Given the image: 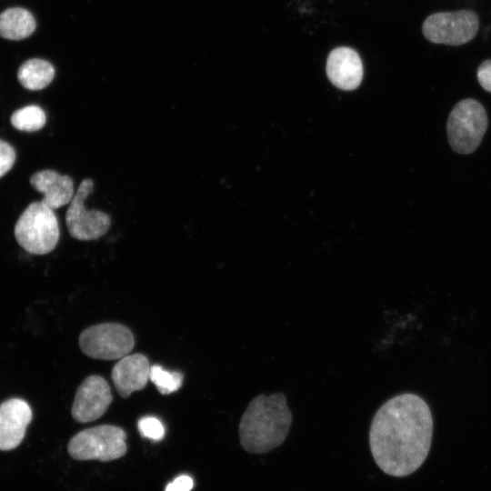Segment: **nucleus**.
I'll return each instance as SVG.
<instances>
[{
	"label": "nucleus",
	"mask_w": 491,
	"mask_h": 491,
	"mask_svg": "<svg viewBox=\"0 0 491 491\" xmlns=\"http://www.w3.org/2000/svg\"><path fill=\"white\" fill-rule=\"evenodd\" d=\"M476 77L482 88L491 93V59H486L480 64Z\"/></svg>",
	"instance_id": "obj_20"
},
{
	"label": "nucleus",
	"mask_w": 491,
	"mask_h": 491,
	"mask_svg": "<svg viewBox=\"0 0 491 491\" xmlns=\"http://www.w3.org/2000/svg\"><path fill=\"white\" fill-rule=\"evenodd\" d=\"M113 401L111 388L98 375L87 376L76 389L71 408L73 418L88 423L100 418Z\"/></svg>",
	"instance_id": "obj_9"
},
{
	"label": "nucleus",
	"mask_w": 491,
	"mask_h": 491,
	"mask_svg": "<svg viewBox=\"0 0 491 491\" xmlns=\"http://www.w3.org/2000/svg\"><path fill=\"white\" fill-rule=\"evenodd\" d=\"M326 75L336 87L356 89L363 77L362 61L357 52L346 46L332 50L326 61Z\"/></svg>",
	"instance_id": "obj_12"
},
{
	"label": "nucleus",
	"mask_w": 491,
	"mask_h": 491,
	"mask_svg": "<svg viewBox=\"0 0 491 491\" xmlns=\"http://www.w3.org/2000/svg\"><path fill=\"white\" fill-rule=\"evenodd\" d=\"M78 342L85 355L100 360L120 359L135 346L132 331L119 323L91 326L81 332Z\"/></svg>",
	"instance_id": "obj_6"
},
{
	"label": "nucleus",
	"mask_w": 491,
	"mask_h": 491,
	"mask_svg": "<svg viewBox=\"0 0 491 491\" xmlns=\"http://www.w3.org/2000/svg\"><path fill=\"white\" fill-rule=\"evenodd\" d=\"M140 434L154 441L162 440L165 436V427L161 421L154 416H144L137 424Z\"/></svg>",
	"instance_id": "obj_18"
},
{
	"label": "nucleus",
	"mask_w": 491,
	"mask_h": 491,
	"mask_svg": "<svg viewBox=\"0 0 491 491\" xmlns=\"http://www.w3.org/2000/svg\"><path fill=\"white\" fill-rule=\"evenodd\" d=\"M149 380L155 386L160 394L169 395L181 387L183 375L180 372H171L161 366L154 365L150 367Z\"/></svg>",
	"instance_id": "obj_17"
},
{
	"label": "nucleus",
	"mask_w": 491,
	"mask_h": 491,
	"mask_svg": "<svg viewBox=\"0 0 491 491\" xmlns=\"http://www.w3.org/2000/svg\"><path fill=\"white\" fill-rule=\"evenodd\" d=\"M433 417L419 396L403 393L376 412L369 430L373 458L386 475L401 477L417 470L431 446Z\"/></svg>",
	"instance_id": "obj_1"
},
{
	"label": "nucleus",
	"mask_w": 491,
	"mask_h": 491,
	"mask_svg": "<svg viewBox=\"0 0 491 491\" xmlns=\"http://www.w3.org/2000/svg\"><path fill=\"white\" fill-rule=\"evenodd\" d=\"M150 367L147 357L140 353L120 358L111 372L119 396L127 398L133 392L144 389L149 380Z\"/></svg>",
	"instance_id": "obj_11"
},
{
	"label": "nucleus",
	"mask_w": 491,
	"mask_h": 491,
	"mask_svg": "<svg viewBox=\"0 0 491 491\" xmlns=\"http://www.w3.org/2000/svg\"><path fill=\"white\" fill-rule=\"evenodd\" d=\"M194 481L186 475H181L170 482L165 491H190L193 488Z\"/></svg>",
	"instance_id": "obj_21"
},
{
	"label": "nucleus",
	"mask_w": 491,
	"mask_h": 491,
	"mask_svg": "<svg viewBox=\"0 0 491 491\" xmlns=\"http://www.w3.org/2000/svg\"><path fill=\"white\" fill-rule=\"evenodd\" d=\"M292 413L283 393L254 397L245 410L238 427L242 447L251 454H265L286 438Z\"/></svg>",
	"instance_id": "obj_2"
},
{
	"label": "nucleus",
	"mask_w": 491,
	"mask_h": 491,
	"mask_svg": "<svg viewBox=\"0 0 491 491\" xmlns=\"http://www.w3.org/2000/svg\"><path fill=\"white\" fill-rule=\"evenodd\" d=\"M32 418V409L24 399L10 398L0 404V450L18 446Z\"/></svg>",
	"instance_id": "obj_10"
},
{
	"label": "nucleus",
	"mask_w": 491,
	"mask_h": 491,
	"mask_svg": "<svg viewBox=\"0 0 491 491\" xmlns=\"http://www.w3.org/2000/svg\"><path fill=\"white\" fill-rule=\"evenodd\" d=\"M94 181L84 179L74 195L65 214L70 235L77 240L89 241L105 235L111 225L110 216L102 211L86 209L85 199L93 192Z\"/></svg>",
	"instance_id": "obj_8"
},
{
	"label": "nucleus",
	"mask_w": 491,
	"mask_h": 491,
	"mask_svg": "<svg viewBox=\"0 0 491 491\" xmlns=\"http://www.w3.org/2000/svg\"><path fill=\"white\" fill-rule=\"evenodd\" d=\"M15 161V149L11 145L0 139V177L12 168Z\"/></svg>",
	"instance_id": "obj_19"
},
{
	"label": "nucleus",
	"mask_w": 491,
	"mask_h": 491,
	"mask_svg": "<svg viewBox=\"0 0 491 491\" xmlns=\"http://www.w3.org/2000/svg\"><path fill=\"white\" fill-rule=\"evenodd\" d=\"M487 125V115L481 103L472 98L459 101L450 112L446 124L452 149L463 155L476 151L482 142Z\"/></svg>",
	"instance_id": "obj_5"
},
{
	"label": "nucleus",
	"mask_w": 491,
	"mask_h": 491,
	"mask_svg": "<svg viewBox=\"0 0 491 491\" xmlns=\"http://www.w3.org/2000/svg\"><path fill=\"white\" fill-rule=\"evenodd\" d=\"M478 28L479 18L476 13L464 9L430 15L423 23L422 32L433 44L461 45L471 41Z\"/></svg>",
	"instance_id": "obj_7"
},
{
	"label": "nucleus",
	"mask_w": 491,
	"mask_h": 491,
	"mask_svg": "<svg viewBox=\"0 0 491 491\" xmlns=\"http://www.w3.org/2000/svg\"><path fill=\"white\" fill-rule=\"evenodd\" d=\"M30 184L44 195L41 201L53 210L70 203L75 195L72 178L54 170L35 173L30 177Z\"/></svg>",
	"instance_id": "obj_13"
},
{
	"label": "nucleus",
	"mask_w": 491,
	"mask_h": 491,
	"mask_svg": "<svg viewBox=\"0 0 491 491\" xmlns=\"http://www.w3.org/2000/svg\"><path fill=\"white\" fill-rule=\"evenodd\" d=\"M12 125L20 131L34 132L41 129L46 116L44 110L37 105H27L16 110L10 118Z\"/></svg>",
	"instance_id": "obj_16"
},
{
	"label": "nucleus",
	"mask_w": 491,
	"mask_h": 491,
	"mask_svg": "<svg viewBox=\"0 0 491 491\" xmlns=\"http://www.w3.org/2000/svg\"><path fill=\"white\" fill-rule=\"evenodd\" d=\"M36 24L26 9L13 7L0 14V36L9 40H22L32 35Z\"/></svg>",
	"instance_id": "obj_14"
},
{
	"label": "nucleus",
	"mask_w": 491,
	"mask_h": 491,
	"mask_svg": "<svg viewBox=\"0 0 491 491\" xmlns=\"http://www.w3.org/2000/svg\"><path fill=\"white\" fill-rule=\"evenodd\" d=\"M126 434L119 426L100 425L84 429L68 442L67 451L75 460L108 462L125 455Z\"/></svg>",
	"instance_id": "obj_4"
},
{
	"label": "nucleus",
	"mask_w": 491,
	"mask_h": 491,
	"mask_svg": "<svg viewBox=\"0 0 491 491\" xmlns=\"http://www.w3.org/2000/svg\"><path fill=\"white\" fill-rule=\"evenodd\" d=\"M59 225L54 210L42 201L31 203L15 225V236L21 247L34 255H45L59 240Z\"/></svg>",
	"instance_id": "obj_3"
},
{
	"label": "nucleus",
	"mask_w": 491,
	"mask_h": 491,
	"mask_svg": "<svg viewBox=\"0 0 491 491\" xmlns=\"http://www.w3.org/2000/svg\"><path fill=\"white\" fill-rule=\"evenodd\" d=\"M55 76L53 65L43 59L32 58L23 63L18 71L20 84L29 90H41L46 87Z\"/></svg>",
	"instance_id": "obj_15"
}]
</instances>
